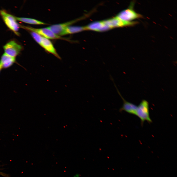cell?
I'll return each instance as SVG.
<instances>
[{
	"instance_id": "ba28073f",
	"label": "cell",
	"mask_w": 177,
	"mask_h": 177,
	"mask_svg": "<svg viewBox=\"0 0 177 177\" xmlns=\"http://www.w3.org/2000/svg\"><path fill=\"white\" fill-rule=\"evenodd\" d=\"M80 20V18L66 22L62 23L56 24L47 28L56 35L59 36L62 32L66 28Z\"/></svg>"
},
{
	"instance_id": "5bb4252c",
	"label": "cell",
	"mask_w": 177,
	"mask_h": 177,
	"mask_svg": "<svg viewBox=\"0 0 177 177\" xmlns=\"http://www.w3.org/2000/svg\"><path fill=\"white\" fill-rule=\"evenodd\" d=\"M30 33L35 41L40 45L42 36L38 33L33 32L30 31Z\"/></svg>"
},
{
	"instance_id": "7a4b0ae2",
	"label": "cell",
	"mask_w": 177,
	"mask_h": 177,
	"mask_svg": "<svg viewBox=\"0 0 177 177\" xmlns=\"http://www.w3.org/2000/svg\"><path fill=\"white\" fill-rule=\"evenodd\" d=\"M136 115L140 119L142 126L145 121L149 123L152 122L149 116V103L147 101L142 100L137 106Z\"/></svg>"
},
{
	"instance_id": "8fae6325",
	"label": "cell",
	"mask_w": 177,
	"mask_h": 177,
	"mask_svg": "<svg viewBox=\"0 0 177 177\" xmlns=\"http://www.w3.org/2000/svg\"><path fill=\"white\" fill-rule=\"evenodd\" d=\"M16 62L15 58L11 57L4 53L2 55L0 60V64L2 69L9 68Z\"/></svg>"
},
{
	"instance_id": "30bf717a",
	"label": "cell",
	"mask_w": 177,
	"mask_h": 177,
	"mask_svg": "<svg viewBox=\"0 0 177 177\" xmlns=\"http://www.w3.org/2000/svg\"><path fill=\"white\" fill-rule=\"evenodd\" d=\"M86 30H89L97 31H103L111 28L103 21L94 22L85 27Z\"/></svg>"
},
{
	"instance_id": "7c38bea8",
	"label": "cell",
	"mask_w": 177,
	"mask_h": 177,
	"mask_svg": "<svg viewBox=\"0 0 177 177\" xmlns=\"http://www.w3.org/2000/svg\"><path fill=\"white\" fill-rule=\"evenodd\" d=\"M86 30L85 27L70 26L66 28L60 34L59 36L79 32Z\"/></svg>"
},
{
	"instance_id": "8992f818",
	"label": "cell",
	"mask_w": 177,
	"mask_h": 177,
	"mask_svg": "<svg viewBox=\"0 0 177 177\" xmlns=\"http://www.w3.org/2000/svg\"><path fill=\"white\" fill-rule=\"evenodd\" d=\"M4 53L12 57L15 58L20 53L22 49V46L14 41H10L3 47Z\"/></svg>"
},
{
	"instance_id": "6da1fadb",
	"label": "cell",
	"mask_w": 177,
	"mask_h": 177,
	"mask_svg": "<svg viewBox=\"0 0 177 177\" xmlns=\"http://www.w3.org/2000/svg\"><path fill=\"white\" fill-rule=\"evenodd\" d=\"M23 28L30 31L35 32L43 37L48 39H60L69 42H72L69 38L62 37L56 35L47 27L41 28H35L29 26H21Z\"/></svg>"
},
{
	"instance_id": "52a82bcc",
	"label": "cell",
	"mask_w": 177,
	"mask_h": 177,
	"mask_svg": "<svg viewBox=\"0 0 177 177\" xmlns=\"http://www.w3.org/2000/svg\"><path fill=\"white\" fill-rule=\"evenodd\" d=\"M113 81L114 85L116 89L117 92L120 97L123 101V104L122 106L119 109V111L121 112L124 111L129 114L136 115L137 106L131 103L126 100L121 95L115 84L113 78L112 77H110Z\"/></svg>"
},
{
	"instance_id": "2e32d148",
	"label": "cell",
	"mask_w": 177,
	"mask_h": 177,
	"mask_svg": "<svg viewBox=\"0 0 177 177\" xmlns=\"http://www.w3.org/2000/svg\"><path fill=\"white\" fill-rule=\"evenodd\" d=\"M2 69V67L1 65L0 64V73Z\"/></svg>"
},
{
	"instance_id": "3957f363",
	"label": "cell",
	"mask_w": 177,
	"mask_h": 177,
	"mask_svg": "<svg viewBox=\"0 0 177 177\" xmlns=\"http://www.w3.org/2000/svg\"><path fill=\"white\" fill-rule=\"evenodd\" d=\"M134 3L132 2L129 7L120 12L116 16L119 19L128 21L142 18L143 15L136 12L133 9Z\"/></svg>"
},
{
	"instance_id": "9a60e30c",
	"label": "cell",
	"mask_w": 177,
	"mask_h": 177,
	"mask_svg": "<svg viewBox=\"0 0 177 177\" xmlns=\"http://www.w3.org/2000/svg\"><path fill=\"white\" fill-rule=\"evenodd\" d=\"M0 175H2L3 176H4L6 177L7 176V175H6L5 174H4V173H2L0 172Z\"/></svg>"
},
{
	"instance_id": "4fadbf2b",
	"label": "cell",
	"mask_w": 177,
	"mask_h": 177,
	"mask_svg": "<svg viewBox=\"0 0 177 177\" xmlns=\"http://www.w3.org/2000/svg\"><path fill=\"white\" fill-rule=\"evenodd\" d=\"M17 20L27 24L33 25H47V24L38 20L31 18L15 17Z\"/></svg>"
},
{
	"instance_id": "5b68a950",
	"label": "cell",
	"mask_w": 177,
	"mask_h": 177,
	"mask_svg": "<svg viewBox=\"0 0 177 177\" xmlns=\"http://www.w3.org/2000/svg\"><path fill=\"white\" fill-rule=\"evenodd\" d=\"M111 29L114 28L132 26L138 23L137 21H128L119 19L116 16L103 21Z\"/></svg>"
},
{
	"instance_id": "9c48e42d",
	"label": "cell",
	"mask_w": 177,
	"mask_h": 177,
	"mask_svg": "<svg viewBox=\"0 0 177 177\" xmlns=\"http://www.w3.org/2000/svg\"><path fill=\"white\" fill-rule=\"evenodd\" d=\"M40 46L46 51L52 54L58 59H61L60 57L57 53L53 44L48 39L42 37Z\"/></svg>"
},
{
	"instance_id": "277c9868",
	"label": "cell",
	"mask_w": 177,
	"mask_h": 177,
	"mask_svg": "<svg viewBox=\"0 0 177 177\" xmlns=\"http://www.w3.org/2000/svg\"><path fill=\"white\" fill-rule=\"evenodd\" d=\"M0 14L7 26L16 35H18L20 25L17 22L15 17L4 10H0Z\"/></svg>"
}]
</instances>
